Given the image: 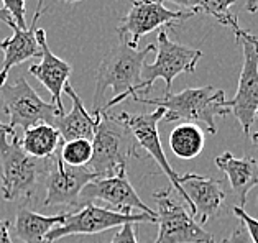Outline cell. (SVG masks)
I'll use <instances>...</instances> for the list:
<instances>
[{"mask_svg": "<svg viewBox=\"0 0 258 243\" xmlns=\"http://www.w3.org/2000/svg\"><path fill=\"white\" fill-rule=\"evenodd\" d=\"M153 51H156V45L152 43L143 49L132 48L125 41L110 48L97 69L92 112L109 110L125 99L137 96L143 79L145 59Z\"/></svg>", "mask_w": 258, "mask_h": 243, "instance_id": "cell-1", "label": "cell"}, {"mask_svg": "<svg viewBox=\"0 0 258 243\" xmlns=\"http://www.w3.org/2000/svg\"><path fill=\"white\" fill-rule=\"evenodd\" d=\"M137 102L165 109L163 120L166 123L176 120H186V123H194L203 127L209 135L217 133L216 117H224L230 114L227 109V99L222 89L214 86L204 87H187V89L171 94L168 92L163 97H142L134 96Z\"/></svg>", "mask_w": 258, "mask_h": 243, "instance_id": "cell-2", "label": "cell"}, {"mask_svg": "<svg viewBox=\"0 0 258 243\" xmlns=\"http://www.w3.org/2000/svg\"><path fill=\"white\" fill-rule=\"evenodd\" d=\"M100 118L92 138V159L89 170L96 174L97 179L110 178L127 171L130 156H137L138 145L130 133L127 125L109 112L100 109Z\"/></svg>", "mask_w": 258, "mask_h": 243, "instance_id": "cell-3", "label": "cell"}, {"mask_svg": "<svg viewBox=\"0 0 258 243\" xmlns=\"http://www.w3.org/2000/svg\"><path fill=\"white\" fill-rule=\"evenodd\" d=\"M49 159H35L23 151L15 132L0 130V171L5 201L30 199L45 176Z\"/></svg>", "mask_w": 258, "mask_h": 243, "instance_id": "cell-4", "label": "cell"}, {"mask_svg": "<svg viewBox=\"0 0 258 243\" xmlns=\"http://www.w3.org/2000/svg\"><path fill=\"white\" fill-rule=\"evenodd\" d=\"M0 104L9 115L10 128L27 130L36 123L54 125L56 118L64 115L53 102H45L25 77H17L14 84L0 87Z\"/></svg>", "mask_w": 258, "mask_h": 243, "instance_id": "cell-5", "label": "cell"}, {"mask_svg": "<svg viewBox=\"0 0 258 243\" xmlns=\"http://www.w3.org/2000/svg\"><path fill=\"white\" fill-rule=\"evenodd\" d=\"M203 58V51L189 48L169 40L165 28L160 30L156 43V59L152 64L143 66V79L140 92L137 96L145 97L152 91L156 79H163L166 84V94L171 91L174 77L184 72H194L198 63Z\"/></svg>", "mask_w": 258, "mask_h": 243, "instance_id": "cell-6", "label": "cell"}, {"mask_svg": "<svg viewBox=\"0 0 258 243\" xmlns=\"http://www.w3.org/2000/svg\"><path fill=\"white\" fill-rule=\"evenodd\" d=\"M158 217L147 214H118L110 209L97 207L92 202H86L81 210L68 212L66 220L56 225L46 235V243H53L69 235H96L110 228L122 227L125 223H156Z\"/></svg>", "mask_w": 258, "mask_h": 243, "instance_id": "cell-7", "label": "cell"}, {"mask_svg": "<svg viewBox=\"0 0 258 243\" xmlns=\"http://www.w3.org/2000/svg\"><path fill=\"white\" fill-rule=\"evenodd\" d=\"M194 12H178L168 9L160 0H134L117 27L120 40L137 48L142 36L158 28H173L176 23L194 17Z\"/></svg>", "mask_w": 258, "mask_h": 243, "instance_id": "cell-8", "label": "cell"}, {"mask_svg": "<svg viewBox=\"0 0 258 243\" xmlns=\"http://www.w3.org/2000/svg\"><path fill=\"white\" fill-rule=\"evenodd\" d=\"M237 43L243 49V66L235 96L225 105L240 123L243 135L250 136L258 110V40L247 32Z\"/></svg>", "mask_w": 258, "mask_h": 243, "instance_id": "cell-9", "label": "cell"}, {"mask_svg": "<svg viewBox=\"0 0 258 243\" xmlns=\"http://www.w3.org/2000/svg\"><path fill=\"white\" fill-rule=\"evenodd\" d=\"M97 176L89 168H74L62 163L59 151L49 158L45 174V207H83V192Z\"/></svg>", "mask_w": 258, "mask_h": 243, "instance_id": "cell-10", "label": "cell"}, {"mask_svg": "<svg viewBox=\"0 0 258 243\" xmlns=\"http://www.w3.org/2000/svg\"><path fill=\"white\" fill-rule=\"evenodd\" d=\"M158 202V236L155 243H214V235L206 232L191 212L171 199L169 189H161L153 196Z\"/></svg>", "mask_w": 258, "mask_h": 243, "instance_id": "cell-11", "label": "cell"}, {"mask_svg": "<svg viewBox=\"0 0 258 243\" xmlns=\"http://www.w3.org/2000/svg\"><path fill=\"white\" fill-rule=\"evenodd\" d=\"M165 114H166L165 109L156 107L155 112H150V114H138V115H132L128 112H120V114H118V118L127 125L130 133L134 135L138 148L145 149L148 156H152L156 161V165L161 168V171L165 173V176L169 179V183H171V189H176L179 192L182 201H184L187 204V207L191 209V215L196 217V210H194L189 197H187V194L184 192V189L181 188V184L178 181L179 174L176 173L171 168V165L168 163L165 149L161 146L158 123L163 120Z\"/></svg>", "mask_w": 258, "mask_h": 243, "instance_id": "cell-12", "label": "cell"}, {"mask_svg": "<svg viewBox=\"0 0 258 243\" xmlns=\"http://www.w3.org/2000/svg\"><path fill=\"white\" fill-rule=\"evenodd\" d=\"M84 199H99L104 201L110 207V210L118 214H147L152 217H158V214L145 204L135 192L134 186L127 178V171H122L110 178L94 179L83 192Z\"/></svg>", "mask_w": 258, "mask_h": 243, "instance_id": "cell-13", "label": "cell"}, {"mask_svg": "<svg viewBox=\"0 0 258 243\" xmlns=\"http://www.w3.org/2000/svg\"><path fill=\"white\" fill-rule=\"evenodd\" d=\"M178 181L189 197L194 210H196L199 225H204L209 220L217 219L224 212L227 194H225L224 184L220 181L201 176L196 173L179 174Z\"/></svg>", "mask_w": 258, "mask_h": 243, "instance_id": "cell-14", "label": "cell"}, {"mask_svg": "<svg viewBox=\"0 0 258 243\" xmlns=\"http://www.w3.org/2000/svg\"><path fill=\"white\" fill-rule=\"evenodd\" d=\"M43 2L45 0H38L33 22L27 30L15 27L14 35L10 38L0 41V49L4 51V64L0 69V87L7 84L9 72L14 66L22 64L30 58H41V48L38 45V40H36V30H38V20L46 12L43 7Z\"/></svg>", "mask_w": 258, "mask_h": 243, "instance_id": "cell-15", "label": "cell"}, {"mask_svg": "<svg viewBox=\"0 0 258 243\" xmlns=\"http://www.w3.org/2000/svg\"><path fill=\"white\" fill-rule=\"evenodd\" d=\"M36 40L41 48V63L31 64L28 67V72L35 76L40 83L49 91L53 97V104L59 109V112L66 114L64 107H62V89L69 83V76L73 72V67L66 61L58 58L48 46L46 41V32L43 28L36 30Z\"/></svg>", "mask_w": 258, "mask_h": 243, "instance_id": "cell-16", "label": "cell"}, {"mask_svg": "<svg viewBox=\"0 0 258 243\" xmlns=\"http://www.w3.org/2000/svg\"><path fill=\"white\" fill-rule=\"evenodd\" d=\"M62 92L71 97L73 109L64 115H59L54 122V128L58 130L62 143L73 141V140H89L92 141L94 133H96V127L100 118V112H92L89 114L84 109V104L78 96V92L73 89L71 84H66Z\"/></svg>", "mask_w": 258, "mask_h": 243, "instance_id": "cell-17", "label": "cell"}, {"mask_svg": "<svg viewBox=\"0 0 258 243\" xmlns=\"http://www.w3.org/2000/svg\"><path fill=\"white\" fill-rule=\"evenodd\" d=\"M214 163L227 176L238 201V207H245L248 192L258 186V161L250 156L235 158L230 151H225L216 156Z\"/></svg>", "mask_w": 258, "mask_h": 243, "instance_id": "cell-18", "label": "cell"}, {"mask_svg": "<svg viewBox=\"0 0 258 243\" xmlns=\"http://www.w3.org/2000/svg\"><path fill=\"white\" fill-rule=\"evenodd\" d=\"M66 214L68 212L58 215H41L22 205L17 210L14 233L23 243H46V235L66 220Z\"/></svg>", "mask_w": 258, "mask_h": 243, "instance_id": "cell-19", "label": "cell"}, {"mask_svg": "<svg viewBox=\"0 0 258 243\" xmlns=\"http://www.w3.org/2000/svg\"><path fill=\"white\" fill-rule=\"evenodd\" d=\"M23 151L35 159H49L59 151L62 138L59 132L49 123H36V125L23 130L20 138Z\"/></svg>", "mask_w": 258, "mask_h": 243, "instance_id": "cell-20", "label": "cell"}, {"mask_svg": "<svg viewBox=\"0 0 258 243\" xmlns=\"http://www.w3.org/2000/svg\"><path fill=\"white\" fill-rule=\"evenodd\" d=\"M206 136L203 128L194 123H181L169 135V148L179 159H194L204 149Z\"/></svg>", "mask_w": 258, "mask_h": 243, "instance_id": "cell-21", "label": "cell"}, {"mask_svg": "<svg viewBox=\"0 0 258 243\" xmlns=\"http://www.w3.org/2000/svg\"><path fill=\"white\" fill-rule=\"evenodd\" d=\"M235 2L237 0H204L203 5H201V12L216 18L219 23L225 25V27L232 28V32L235 35V40H238L247 33V30L240 28L237 15L230 14V7L235 5Z\"/></svg>", "mask_w": 258, "mask_h": 243, "instance_id": "cell-22", "label": "cell"}, {"mask_svg": "<svg viewBox=\"0 0 258 243\" xmlns=\"http://www.w3.org/2000/svg\"><path fill=\"white\" fill-rule=\"evenodd\" d=\"M92 141L89 140H73L62 143L59 148V158L62 163L74 168H87L92 159Z\"/></svg>", "mask_w": 258, "mask_h": 243, "instance_id": "cell-23", "label": "cell"}, {"mask_svg": "<svg viewBox=\"0 0 258 243\" xmlns=\"http://www.w3.org/2000/svg\"><path fill=\"white\" fill-rule=\"evenodd\" d=\"M4 9L14 18L15 25L20 30H27V20H25V0H2Z\"/></svg>", "mask_w": 258, "mask_h": 243, "instance_id": "cell-24", "label": "cell"}, {"mask_svg": "<svg viewBox=\"0 0 258 243\" xmlns=\"http://www.w3.org/2000/svg\"><path fill=\"white\" fill-rule=\"evenodd\" d=\"M232 212H234V215L243 223L245 228H247L251 241L258 243V219H255V217H251L250 214H247L245 209L238 207V205H234V207H232Z\"/></svg>", "mask_w": 258, "mask_h": 243, "instance_id": "cell-25", "label": "cell"}, {"mask_svg": "<svg viewBox=\"0 0 258 243\" xmlns=\"http://www.w3.org/2000/svg\"><path fill=\"white\" fill-rule=\"evenodd\" d=\"M110 243H138L135 235V223H125V225H122Z\"/></svg>", "mask_w": 258, "mask_h": 243, "instance_id": "cell-26", "label": "cell"}, {"mask_svg": "<svg viewBox=\"0 0 258 243\" xmlns=\"http://www.w3.org/2000/svg\"><path fill=\"white\" fill-rule=\"evenodd\" d=\"M225 243H253L250 238V235L247 232V228H245V225L240 222V225H237L234 228V232L230 233V236L227 240H224Z\"/></svg>", "mask_w": 258, "mask_h": 243, "instance_id": "cell-27", "label": "cell"}, {"mask_svg": "<svg viewBox=\"0 0 258 243\" xmlns=\"http://www.w3.org/2000/svg\"><path fill=\"white\" fill-rule=\"evenodd\" d=\"M160 2H169V4L179 5V7L189 9V12H194V14H199L201 5H203L204 0H160Z\"/></svg>", "mask_w": 258, "mask_h": 243, "instance_id": "cell-28", "label": "cell"}, {"mask_svg": "<svg viewBox=\"0 0 258 243\" xmlns=\"http://www.w3.org/2000/svg\"><path fill=\"white\" fill-rule=\"evenodd\" d=\"M0 243H14L10 236V223L2 219H0Z\"/></svg>", "mask_w": 258, "mask_h": 243, "instance_id": "cell-29", "label": "cell"}, {"mask_svg": "<svg viewBox=\"0 0 258 243\" xmlns=\"http://www.w3.org/2000/svg\"><path fill=\"white\" fill-rule=\"evenodd\" d=\"M0 22H4L5 25H9L12 30L17 27L15 22H14V18H12V15L5 9H0Z\"/></svg>", "mask_w": 258, "mask_h": 243, "instance_id": "cell-30", "label": "cell"}, {"mask_svg": "<svg viewBox=\"0 0 258 243\" xmlns=\"http://www.w3.org/2000/svg\"><path fill=\"white\" fill-rule=\"evenodd\" d=\"M245 7H247L250 14H255L258 10V0H247V2H245Z\"/></svg>", "mask_w": 258, "mask_h": 243, "instance_id": "cell-31", "label": "cell"}, {"mask_svg": "<svg viewBox=\"0 0 258 243\" xmlns=\"http://www.w3.org/2000/svg\"><path fill=\"white\" fill-rule=\"evenodd\" d=\"M0 130H7V132H15L14 128L9 127V123H4L2 120H0Z\"/></svg>", "mask_w": 258, "mask_h": 243, "instance_id": "cell-32", "label": "cell"}, {"mask_svg": "<svg viewBox=\"0 0 258 243\" xmlns=\"http://www.w3.org/2000/svg\"><path fill=\"white\" fill-rule=\"evenodd\" d=\"M251 140H253V145L258 148V132L256 133H253V135H251Z\"/></svg>", "mask_w": 258, "mask_h": 243, "instance_id": "cell-33", "label": "cell"}, {"mask_svg": "<svg viewBox=\"0 0 258 243\" xmlns=\"http://www.w3.org/2000/svg\"><path fill=\"white\" fill-rule=\"evenodd\" d=\"M61 2H64V4H78V2H81V0H61Z\"/></svg>", "mask_w": 258, "mask_h": 243, "instance_id": "cell-34", "label": "cell"}, {"mask_svg": "<svg viewBox=\"0 0 258 243\" xmlns=\"http://www.w3.org/2000/svg\"><path fill=\"white\" fill-rule=\"evenodd\" d=\"M214 243H217V241H214ZM219 243H225V241H219Z\"/></svg>", "mask_w": 258, "mask_h": 243, "instance_id": "cell-35", "label": "cell"}, {"mask_svg": "<svg viewBox=\"0 0 258 243\" xmlns=\"http://www.w3.org/2000/svg\"><path fill=\"white\" fill-rule=\"evenodd\" d=\"M255 117H256V118H258V110H256V115H255Z\"/></svg>", "mask_w": 258, "mask_h": 243, "instance_id": "cell-36", "label": "cell"}]
</instances>
